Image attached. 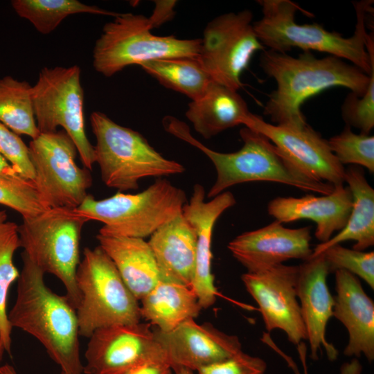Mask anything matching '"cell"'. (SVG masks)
I'll list each match as a JSON object with an SVG mask.
<instances>
[{
    "label": "cell",
    "mask_w": 374,
    "mask_h": 374,
    "mask_svg": "<svg viewBox=\"0 0 374 374\" xmlns=\"http://www.w3.org/2000/svg\"><path fill=\"white\" fill-rule=\"evenodd\" d=\"M260 66L276 83L268 96L263 114L277 125L301 128L306 125L301 106L308 98L335 87L363 96L369 84L368 75L355 66L332 55L316 57L310 51L298 57L264 50Z\"/></svg>",
    "instance_id": "1"
},
{
    "label": "cell",
    "mask_w": 374,
    "mask_h": 374,
    "mask_svg": "<svg viewBox=\"0 0 374 374\" xmlns=\"http://www.w3.org/2000/svg\"><path fill=\"white\" fill-rule=\"evenodd\" d=\"M15 302L8 312L11 328L22 330L44 347L66 374H82L75 308L66 295H59L44 282V273L21 253Z\"/></svg>",
    "instance_id": "2"
},
{
    "label": "cell",
    "mask_w": 374,
    "mask_h": 374,
    "mask_svg": "<svg viewBox=\"0 0 374 374\" xmlns=\"http://www.w3.org/2000/svg\"><path fill=\"white\" fill-rule=\"evenodd\" d=\"M165 130L200 150L213 163L216 179L207 193L211 199L236 184L251 181L280 183L299 189L328 195L334 186L313 179L290 162L262 134L247 127L240 131L242 148L234 152L213 150L194 138L188 127L172 117L164 118Z\"/></svg>",
    "instance_id": "3"
},
{
    "label": "cell",
    "mask_w": 374,
    "mask_h": 374,
    "mask_svg": "<svg viewBox=\"0 0 374 374\" xmlns=\"http://www.w3.org/2000/svg\"><path fill=\"white\" fill-rule=\"evenodd\" d=\"M262 17L253 23L257 37L265 46L279 53L292 48L303 51H317L346 59L370 75L374 71V46L366 48L370 34L366 31L367 13L373 10V1L354 3L357 23L353 35L344 37L337 32L328 31L318 24H297V11L312 15L290 0H260Z\"/></svg>",
    "instance_id": "4"
},
{
    "label": "cell",
    "mask_w": 374,
    "mask_h": 374,
    "mask_svg": "<svg viewBox=\"0 0 374 374\" xmlns=\"http://www.w3.org/2000/svg\"><path fill=\"white\" fill-rule=\"evenodd\" d=\"M187 202L182 189L159 178L136 194L118 191L99 200L88 194L73 211L88 221L102 222L98 234L144 239L181 213Z\"/></svg>",
    "instance_id": "5"
},
{
    "label": "cell",
    "mask_w": 374,
    "mask_h": 374,
    "mask_svg": "<svg viewBox=\"0 0 374 374\" xmlns=\"http://www.w3.org/2000/svg\"><path fill=\"white\" fill-rule=\"evenodd\" d=\"M90 124L96 139L95 163L109 188L135 190L143 178L185 171L182 164L163 157L139 132L115 123L103 112H92Z\"/></svg>",
    "instance_id": "6"
},
{
    "label": "cell",
    "mask_w": 374,
    "mask_h": 374,
    "mask_svg": "<svg viewBox=\"0 0 374 374\" xmlns=\"http://www.w3.org/2000/svg\"><path fill=\"white\" fill-rule=\"evenodd\" d=\"M75 280L80 296L76 308L80 336L89 338L101 328L141 321L139 301L99 245L84 249Z\"/></svg>",
    "instance_id": "7"
},
{
    "label": "cell",
    "mask_w": 374,
    "mask_h": 374,
    "mask_svg": "<svg viewBox=\"0 0 374 374\" xmlns=\"http://www.w3.org/2000/svg\"><path fill=\"white\" fill-rule=\"evenodd\" d=\"M22 219L18 231L23 252L44 274H53L62 282L76 309L80 296L75 275L80 262L82 231L88 220L73 210L61 208Z\"/></svg>",
    "instance_id": "8"
},
{
    "label": "cell",
    "mask_w": 374,
    "mask_h": 374,
    "mask_svg": "<svg viewBox=\"0 0 374 374\" xmlns=\"http://www.w3.org/2000/svg\"><path fill=\"white\" fill-rule=\"evenodd\" d=\"M105 24L93 51L95 70L111 77L130 65L172 58H197L201 39L158 36L148 17L133 13H118Z\"/></svg>",
    "instance_id": "9"
},
{
    "label": "cell",
    "mask_w": 374,
    "mask_h": 374,
    "mask_svg": "<svg viewBox=\"0 0 374 374\" xmlns=\"http://www.w3.org/2000/svg\"><path fill=\"white\" fill-rule=\"evenodd\" d=\"M80 75L78 65L43 68L32 86V100L39 132H55L62 127L73 141L84 167L91 170L94 149L84 130Z\"/></svg>",
    "instance_id": "10"
},
{
    "label": "cell",
    "mask_w": 374,
    "mask_h": 374,
    "mask_svg": "<svg viewBox=\"0 0 374 374\" xmlns=\"http://www.w3.org/2000/svg\"><path fill=\"white\" fill-rule=\"evenodd\" d=\"M34 183L48 208H77L92 185L90 170L76 162L78 150L64 130L40 133L28 145Z\"/></svg>",
    "instance_id": "11"
},
{
    "label": "cell",
    "mask_w": 374,
    "mask_h": 374,
    "mask_svg": "<svg viewBox=\"0 0 374 374\" xmlns=\"http://www.w3.org/2000/svg\"><path fill=\"white\" fill-rule=\"evenodd\" d=\"M252 19L249 10L220 15L207 24L201 39L197 58L203 68L213 81L235 91L253 55L265 50Z\"/></svg>",
    "instance_id": "12"
},
{
    "label": "cell",
    "mask_w": 374,
    "mask_h": 374,
    "mask_svg": "<svg viewBox=\"0 0 374 374\" xmlns=\"http://www.w3.org/2000/svg\"><path fill=\"white\" fill-rule=\"evenodd\" d=\"M150 326L140 321L94 331L84 353L83 373L118 374L144 362L168 363L166 353Z\"/></svg>",
    "instance_id": "13"
},
{
    "label": "cell",
    "mask_w": 374,
    "mask_h": 374,
    "mask_svg": "<svg viewBox=\"0 0 374 374\" xmlns=\"http://www.w3.org/2000/svg\"><path fill=\"white\" fill-rule=\"evenodd\" d=\"M298 271L299 266L280 264L241 276L258 305L267 333L282 330L295 345L307 340L297 297Z\"/></svg>",
    "instance_id": "14"
},
{
    "label": "cell",
    "mask_w": 374,
    "mask_h": 374,
    "mask_svg": "<svg viewBox=\"0 0 374 374\" xmlns=\"http://www.w3.org/2000/svg\"><path fill=\"white\" fill-rule=\"evenodd\" d=\"M243 125L267 137L278 151L308 176L333 186L344 184V166L328 141L307 124L301 128L273 125L250 112Z\"/></svg>",
    "instance_id": "15"
},
{
    "label": "cell",
    "mask_w": 374,
    "mask_h": 374,
    "mask_svg": "<svg viewBox=\"0 0 374 374\" xmlns=\"http://www.w3.org/2000/svg\"><path fill=\"white\" fill-rule=\"evenodd\" d=\"M310 231V226L290 229L275 220L236 236L227 247L247 272L254 273L291 259H309L313 251Z\"/></svg>",
    "instance_id": "16"
},
{
    "label": "cell",
    "mask_w": 374,
    "mask_h": 374,
    "mask_svg": "<svg viewBox=\"0 0 374 374\" xmlns=\"http://www.w3.org/2000/svg\"><path fill=\"white\" fill-rule=\"evenodd\" d=\"M153 330L172 371L183 367L197 371L242 351L237 336L226 334L210 323L199 324L189 319L169 332Z\"/></svg>",
    "instance_id": "17"
},
{
    "label": "cell",
    "mask_w": 374,
    "mask_h": 374,
    "mask_svg": "<svg viewBox=\"0 0 374 374\" xmlns=\"http://www.w3.org/2000/svg\"><path fill=\"white\" fill-rule=\"evenodd\" d=\"M205 190L199 184L194 185L189 201L182 213L195 228L197 235L195 264L190 287L202 309L212 306L220 295L211 270L212 234L217 219L236 201L230 191H224L205 201Z\"/></svg>",
    "instance_id": "18"
},
{
    "label": "cell",
    "mask_w": 374,
    "mask_h": 374,
    "mask_svg": "<svg viewBox=\"0 0 374 374\" xmlns=\"http://www.w3.org/2000/svg\"><path fill=\"white\" fill-rule=\"evenodd\" d=\"M328 274L322 253L299 265L297 297L313 360L318 359V353L322 352V348L330 361L335 360L338 355L336 348L326 337L327 324L333 317L335 305V298L327 284Z\"/></svg>",
    "instance_id": "19"
},
{
    "label": "cell",
    "mask_w": 374,
    "mask_h": 374,
    "mask_svg": "<svg viewBox=\"0 0 374 374\" xmlns=\"http://www.w3.org/2000/svg\"><path fill=\"white\" fill-rule=\"evenodd\" d=\"M352 203L348 186L337 184L332 193L320 197L306 195L301 197H276L269 202L267 211L283 224L303 219L313 221L317 225L314 235L321 243L345 226Z\"/></svg>",
    "instance_id": "20"
},
{
    "label": "cell",
    "mask_w": 374,
    "mask_h": 374,
    "mask_svg": "<svg viewBox=\"0 0 374 374\" xmlns=\"http://www.w3.org/2000/svg\"><path fill=\"white\" fill-rule=\"evenodd\" d=\"M335 274L336 296L333 317L347 329L348 341L344 353L374 359V303L358 278L345 270Z\"/></svg>",
    "instance_id": "21"
},
{
    "label": "cell",
    "mask_w": 374,
    "mask_h": 374,
    "mask_svg": "<svg viewBox=\"0 0 374 374\" xmlns=\"http://www.w3.org/2000/svg\"><path fill=\"white\" fill-rule=\"evenodd\" d=\"M148 242L157 262L161 280L190 287L195 264L197 235L183 213L157 229Z\"/></svg>",
    "instance_id": "22"
},
{
    "label": "cell",
    "mask_w": 374,
    "mask_h": 374,
    "mask_svg": "<svg viewBox=\"0 0 374 374\" xmlns=\"http://www.w3.org/2000/svg\"><path fill=\"white\" fill-rule=\"evenodd\" d=\"M96 239L139 301L161 280L154 254L144 239L100 234Z\"/></svg>",
    "instance_id": "23"
},
{
    "label": "cell",
    "mask_w": 374,
    "mask_h": 374,
    "mask_svg": "<svg viewBox=\"0 0 374 374\" xmlns=\"http://www.w3.org/2000/svg\"><path fill=\"white\" fill-rule=\"evenodd\" d=\"M250 112L238 91L212 81L204 94L191 100L186 116L194 130L206 139L243 125Z\"/></svg>",
    "instance_id": "24"
},
{
    "label": "cell",
    "mask_w": 374,
    "mask_h": 374,
    "mask_svg": "<svg viewBox=\"0 0 374 374\" xmlns=\"http://www.w3.org/2000/svg\"><path fill=\"white\" fill-rule=\"evenodd\" d=\"M344 182L353 197L348 221L337 234L318 244L312 249L311 257L347 240H354L353 249L362 251L374 244V190L367 181L363 169L358 166L351 165L346 169Z\"/></svg>",
    "instance_id": "25"
},
{
    "label": "cell",
    "mask_w": 374,
    "mask_h": 374,
    "mask_svg": "<svg viewBox=\"0 0 374 374\" xmlns=\"http://www.w3.org/2000/svg\"><path fill=\"white\" fill-rule=\"evenodd\" d=\"M139 303L141 319L161 332L195 319L202 310L190 287L165 280H160Z\"/></svg>",
    "instance_id": "26"
},
{
    "label": "cell",
    "mask_w": 374,
    "mask_h": 374,
    "mask_svg": "<svg viewBox=\"0 0 374 374\" xmlns=\"http://www.w3.org/2000/svg\"><path fill=\"white\" fill-rule=\"evenodd\" d=\"M139 66L163 87L179 92L191 100L201 98L213 81L198 58L160 59Z\"/></svg>",
    "instance_id": "27"
},
{
    "label": "cell",
    "mask_w": 374,
    "mask_h": 374,
    "mask_svg": "<svg viewBox=\"0 0 374 374\" xmlns=\"http://www.w3.org/2000/svg\"><path fill=\"white\" fill-rule=\"evenodd\" d=\"M32 86L10 75L0 78V123L32 139L39 134L34 115Z\"/></svg>",
    "instance_id": "28"
},
{
    "label": "cell",
    "mask_w": 374,
    "mask_h": 374,
    "mask_svg": "<svg viewBox=\"0 0 374 374\" xmlns=\"http://www.w3.org/2000/svg\"><path fill=\"white\" fill-rule=\"evenodd\" d=\"M11 5L19 17L44 35L53 31L69 15L89 13L115 17L118 14L77 0H13Z\"/></svg>",
    "instance_id": "29"
},
{
    "label": "cell",
    "mask_w": 374,
    "mask_h": 374,
    "mask_svg": "<svg viewBox=\"0 0 374 374\" xmlns=\"http://www.w3.org/2000/svg\"><path fill=\"white\" fill-rule=\"evenodd\" d=\"M18 226L8 220L6 211H0V335L5 350L9 355L12 328L8 320L7 300L11 285L19 276L13 262L15 251L21 247Z\"/></svg>",
    "instance_id": "30"
},
{
    "label": "cell",
    "mask_w": 374,
    "mask_h": 374,
    "mask_svg": "<svg viewBox=\"0 0 374 374\" xmlns=\"http://www.w3.org/2000/svg\"><path fill=\"white\" fill-rule=\"evenodd\" d=\"M0 204L16 211L22 218L35 216L50 208L34 181L18 174H0Z\"/></svg>",
    "instance_id": "31"
},
{
    "label": "cell",
    "mask_w": 374,
    "mask_h": 374,
    "mask_svg": "<svg viewBox=\"0 0 374 374\" xmlns=\"http://www.w3.org/2000/svg\"><path fill=\"white\" fill-rule=\"evenodd\" d=\"M329 146L338 161L344 166H363L370 173L374 172V136L353 133L347 126L328 141Z\"/></svg>",
    "instance_id": "32"
},
{
    "label": "cell",
    "mask_w": 374,
    "mask_h": 374,
    "mask_svg": "<svg viewBox=\"0 0 374 374\" xmlns=\"http://www.w3.org/2000/svg\"><path fill=\"white\" fill-rule=\"evenodd\" d=\"M329 273L345 270L362 278L374 289V252L350 249L340 244L333 245L321 253Z\"/></svg>",
    "instance_id": "33"
},
{
    "label": "cell",
    "mask_w": 374,
    "mask_h": 374,
    "mask_svg": "<svg viewBox=\"0 0 374 374\" xmlns=\"http://www.w3.org/2000/svg\"><path fill=\"white\" fill-rule=\"evenodd\" d=\"M341 115L347 126L355 127L361 134H369L374 127V71L365 93L359 96L350 92L341 107Z\"/></svg>",
    "instance_id": "34"
},
{
    "label": "cell",
    "mask_w": 374,
    "mask_h": 374,
    "mask_svg": "<svg viewBox=\"0 0 374 374\" xmlns=\"http://www.w3.org/2000/svg\"><path fill=\"white\" fill-rule=\"evenodd\" d=\"M0 155L21 176L34 181L35 171L28 146L21 137L0 123Z\"/></svg>",
    "instance_id": "35"
},
{
    "label": "cell",
    "mask_w": 374,
    "mask_h": 374,
    "mask_svg": "<svg viewBox=\"0 0 374 374\" xmlns=\"http://www.w3.org/2000/svg\"><path fill=\"white\" fill-rule=\"evenodd\" d=\"M265 362L244 352L199 368L198 374H265Z\"/></svg>",
    "instance_id": "36"
},
{
    "label": "cell",
    "mask_w": 374,
    "mask_h": 374,
    "mask_svg": "<svg viewBox=\"0 0 374 374\" xmlns=\"http://www.w3.org/2000/svg\"><path fill=\"white\" fill-rule=\"evenodd\" d=\"M172 368L166 362H148L128 368L118 374H172Z\"/></svg>",
    "instance_id": "37"
},
{
    "label": "cell",
    "mask_w": 374,
    "mask_h": 374,
    "mask_svg": "<svg viewBox=\"0 0 374 374\" xmlns=\"http://www.w3.org/2000/svg\"><path fill=\"white\" fill-rule=\"evenodd\" d=\"M155 7L152 15L148 17L152 28L158 27L170 20L174 15L175 1H155Z\"/></svg>",
    "instance_id": "38"
},
{
    "label": "cell",
    "mask_w": 374,
    "mask_h": 374,
    "mask_svg": "<svg viewBox=\"0 0 374 374\" xmlns=\"http://www.w3.org/2000/svg\"><path fill=\"white\" fill-rule=\"evenodd\" d=\"M298 349L300 355L301 359L302 361L304 369L305 374H307V369L305 366V346L303 343L297 345ZM296 374H301L297 367H295L292 369ZM362 366L357 359H353L350 363H346L344 364L341 367V374H361Z\"/></svg>",
    "instance_id": "39"
},
{
    "label": "cell",
    "mask_w": 374,
    "mask_h": 374,
    "mask_svg": "<svg viewBox=\"0 0 374 374\" xmlns=\"http://www.w3.org/2000/svg\"><path fill=\"white\" fill-rule=\"evenodd\" d=\"M0 174H18L15 169L0 155ZM19 175V174H18Z\"/></svg>",
    "instance_id": "40"
},
{
    "label": "cell",
    "mask_w": 374,
    "mask_h": 374,
    "mask_svg": "<svg viewBox=\"0 0 374 374\" xmlns=\"http://www.w3.org/2000/svg\"><path fill=\"white\" fill-rule=\"evenodd\" d=\"M0 374H17L13 366L9 364L0 366Z\"/></svg>",
    "instance_id": "41"
},
{
    "label": "cell",
    "mask_w": 374,
    "mask_h": 374,
    "mask_svg": "<svg viewBox=\"0 0 374 374\" xmlns=\"http://www.w3.org/2000/svg\"><path fill=\"white\" fill-rule=\"evenodd\" d=\"M173 371L175 374H194L193 371L183 367L177 368L173 370Z\"/></svg>",
    "instance_id": "42"
},
{
    "label": "cell",
    "mask_w": 374,
    "mask_h": 374,
    "mask_svg": "<svg viewBox=\"0 0 374 374\" xmlns=\"http://www.w3.org/2000/svg\"><path fill=\"white\" fill-rule=\"evenodd\" d=\"M4 352H6L5 348L3 347L2 341H0V364L2 360Z\"/></svg>",
    "instance_id": "43"
},
{
    "label": "cell",
    "mask_w": 374,
    "mask_h": 374,
    "mask_svg": "<svg viewBox=\"0 0 374 374\" xmlns=\"http://www.w3.org/2000/svg\"><path fill=\"white\" fill-rule=\"evenodd\" d=\"M61 374H66V373L61 371Z\"/></svg>",
    "instance_id": "44"
},
{
    "label": "cell",
    "mask_w": 374,
    "mask_h": 374,
    "mask_svg": "<svg viewBox=\"0 0 374 374\" xmlns=\"http://www.w3.org/2000/svg\"><path fill=\"white\" fill-rule=\"evenodd\" d=\"M0 341H1V335H0Z\"/></svg>",
    "instance_id": "45"
}]
</instances>
